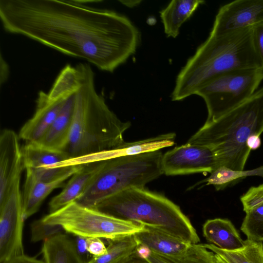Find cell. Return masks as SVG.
<instances>
[{
  "label": "cell",
  "mask_w": 263,
  "mask_h": 263,
  "mask_svg": "<svg viewBox=\"0 0 263 263\" xmlns=\"http://www.w3.org/2000/svg\"><path fill=\"white\" fill-rule=\"evenodd\" d=\"M0 20L7 32L109 72L136 52L140 41L138 29L127 17L85 1L0 0Z\"/></svg>",
  "instance_id": "1"
},
{
  "label": "cell",
  "mask_w": 263,
  "mask_h": 263,
  "mask_svg": "<svg viewBox=\"0 0 263 263\" xmlns=\"http://www.w3.org/2000/svg\"><path fill=\"white\" fill-rule=\"evenodd\" d=\"M80 84L74 97L71 131L64 150L69 159L117 147L131 123L123 122L109 108L96 90L95 73L87 63L76 65Z\"/></svg>",
  "instance_id": "2"
},
{
  "label": "cell",
  "mask_w": 263,
  "mask_h": 263,
  "mask_svg": "<svg viewBox=\"0 0 263 263\" xmlns=\"http://www.w3.org/2000/svg\"><path fill=\"white\" fill-rule=\"evenodd\" d=\"M262 68L253 39V26L221 34H210L178 74L171 95L182 101L207 81L235 69Z\"/></svg>",
  "instance_id": "3"
},
{
  "label": "cell",
  "mask_w": 263,
  "mask_h": 263,
  "mask_svg": "<svg viewBox=\"0 0 263 263\" xmlns=\"http://www.w3.org/2000/svg\"><path fill=\"white\" fill-rule=\"evenodd\" d=\"M263 133V86L245 101L216 120L204 125L187 141L209 146L218 166L243 170L251 151L246 142Z\"/></svg>",
  "instance_id": "4"
},
{
  "label": "cell",
  "mask_w": 263,
  "mask_h": 263,
  "mask_svg": "<svg viewBox=\"0 0 263 263\" xmlns=\"http://www.w3.org/2000/svg\"><path fill=\"white\" fill-rule=\"evenodd\" d=\"M96 209L116 218L149 227L191 244L200 238L189 219L165 197L132 187L112 195Z\"/></svg>",
  "instance_id": "5"
},
{
  "label": "cell",
  "mask_w": 263,
  "mask_h": 263,
  "mask_svg": "<svg viewBox=\"0 0 263 263\" xmlns=\"http://www.w3.org/2000/svg\"><path fill=\"white\" fill-rule=\"evenodd\" d=\"M160 151L105 161L101 170L77 202L95 208L107 198L125 190L144 188L163 174Z\"/></svg>",
  "instance_id": "6"
},
{
  "label": "cell",
  "mask_w": 263,
  "mask_h": 263,
  "mask_svg": "<svg viewBox=\"0 0 263 263\" xmlns=\"http://www.w3.org/2000/svg\"><path fill=\"white\" fill-rule=\"evenodd\" d=\"M42 219L46 223L60 226L77 236L109 240L133 235L145 229L143 225L116 218L76 201Z\"/></svg>",
  "instance_id": "7"
},
{
  "label": "cell",
  "mask_w": 263,
  "mask_h": 263,
  "mask_svg": "<svg viewBox=\"0 0 263 263\" xmlns=\"http://www.w3.org/2000/svg\"><path fill=\"white\" fill-rule=\"evenodd\" d=\"M262 80V68L235 69L212 78L195 93L206 104L205 123L216 120L248 99Z\"/></svg>",
  "instance_id": "8"
},
{
  "label": "cell",
  "mask_w": 263,
  "mask_h": 263,
  "mask_svg": "<svg viewBox=\"0 0 263 263\" xmlns=\"http://www.w3.org/2000/svg\"><path fill=\"white\" fill-rule=\"evenodd\" d=\"M79 84L76 67L66 65L58 75L49 91L39 92L35 112L21 127L19 138L26 142H38L50 127L67 98L77 92Z\"/></svg>",
  "instance_id": "9"
},
{
  "label": "cell",
  "mask_w": 263,
  "mask_h": 263,
  "mask_svg": "<svg viewBox=\"0 0 263 263\" xmlns=\"http://www.w3.org/2000/svg\"><path fill=\"white\" fill-rule=\"evenodd\" d=\"M21 181L17 182L6 202L0 206V263L24 254V221Z\"/></svg>",
  "instance_id": "10"
},
{
  "label": "cell",
  "mask_w": 263,
  "mask_h": 263,
  "mask_svg": "<svg viewBox=\"0 0 263 263\" xmlns=\"http://www.w3.org/2000/svg\"><path fill=\"white\" fill-rule=\"evenodd\" d=\"M161 167L163 174L173 176L196 173L211 174L219 166L212 148L186 143L163 154Z\"/></svg>",
  "instance_id": "11"
},
{
  "label": "cell",
  "mask_w": 263,
  "mask_h": 263,
  "mask_svg": "<svg viewBox=\"0 0 263 263\" xmlns=\"http://www.w3.org/2000/svg\"><path fill=\"white\" fill-rule=\"evenodd\" d=\"M263 21V0H236L221 6L210 34H221Z\"/></svg>",
  "instance_id": "12"
},
{
  "label": "cell",
  "mask_w": 263,
  "mask_h": 263,
  "mask_svg": "<svg viewBox=\"0 0 263 263\" xmlns=\"http://www.w3.org/2000/svg\"><path fill=\"white\" fill-rule=\"evenodd\" d=\"M19 137L5 129L0 136V206L7 200L15 184L21 181L24 169Z\"/></svg>",
  "instance_id": "13"
},
{
  "label": "cell",
  "mask_w": 263,
  "mask_h": 263,
  "mask_svg": "<svg viewBox=\"0 0 263 263\" xmlns=\"http://www.w3.org/2000/svg\"><path fill=\"white\" fill-rule=\"evenodd\" d=\"M104 163L105 161L80 165L70 177L63 190L50 201L49 213L77 201L101 170Z\"/></svg>",
  "instance_id": "14"
},
{
  "label": "cell",
  "mask_w": 263,
  "mask_h": 263,
  "mask_svg": "<svg viewBox=\"0 0 263 263\" xmlns=\"http://www.w3.org/2000/svg\"><path fill=\"white\" fill-rule=\"evenodd\" d=\"M175 137V134L171 133L135 142H124L115 148L87 155L84 157V160L87 163H90L160 151L163 148L173 145Z\"/></svg>",
  "instance_id": "15"
},
{
  "label": "cell",
  "mask_w": 263,
  "mask_h": 263,
  "mask_svg": "<svg viewBox=\"0 0 263 263\" xmlns=\"http://www.w3.org/2000/svg\"><path fill=\"white\" fill-rule=\"evenodd\" d=\"M75 94L67 98L50 127L37 144L48 149L64 152L71 128Z\"/></svg>",
  "instance_id": "16"
},
{
  "label": "cell",
  "mask_w": 263,
  "mask_h": 263,
  "mask_svg": "<svg viewBox=\"0 0 263 263\" xmlns=\"http://www.w3.org/2000/svg\"><path fill=\"white\" fill-rule=\"evenodd\" d=\"M202 232L209 243L219 249L234 251L243 247L244 240L228 219L217 218L206 220L203 226Z\"/></svg>",
  "instance_id": "17"
},
{
  "label": "cell",
  "mask_w": 263,
  "mask_h": 263,
  "mask_svg": "<svg viewBox=\"0 0 263 263\" xmlns=\"http://www.w3.org/2000/svg\"><path fill=\"white\" fill-rule=\"evenodd\" d=\"M73 174L67 175L57 181L49 183L37 181L26 175L22 195L25 219L36 213L45 199L53 190L63 186L65 181Z\"/></svg>",
  "instance_id": "18"
},
{
  "label": "cell",
  "mask_w": 263,
  "mask_h": 263,
  "mask_svg": "<svg viewBox=\"0 0 263 263\" xmlns=\"http://www.w3.org/2000/svg\"><path fill=\"white\" fill-rule=\"evenodd\" d=\"M204 3L202 0H173L160 11V18L167 37L176 38L182 25Z\"/></svg>",
  "instance_id": "19"
},
{
  "label": "cell",
  "mask_w": 263,
  "mask_h": 263,
  "mask_svg": "<svg viewBox=\"0 0 263 263\" xmlns=\"http://www.w3.org/2000/svg\"><path fill=\"white\" fill-rule=\"evenodd\" d=\"M42 253L45 263H85L76 242L64 233L44 241Z\"/></svg>",
  "instance_id": "20"
},
{
  "label": "cell",
  "mask_w": 263,
  "mask_h": 263,
  "mask_svg": "<svg viewBox=\"0 0 263 263\" xmlns=\"http://www.w3.org/2000/svg\"><path fill=\"white\" fill-rule=\"evenodd\" d=\"M139 244L148 247L152 252L163 255H173L185 250L191 245L159 230L145 227L134 235Z\"/></svg>",
  "instance_id": "21"
},
{
  "label": "cell",
  "mask_w": 263,
  "mask_h": 263,
  "mask_svg": "<svg viewBox=\"0 0 263 263\" xmlns=\"http://www.w3.org/2000/svg\"><path fill=\"white\" fill-rule=\"evenodd\" d=\"M204 246L227 263H263V242L247 239L243 247L234 251L218 248L211 243Z\"/></svg>",
  "instance_id": "22"
},
{
  "label": "cell",
  "mask_w": 263,
  "mask_h": 263,
  "mask_svg": "<svg viewBox=\"0 0 263 263\" xmlns=\"http://www.w3.org/2000/svg\"><path fill=\"white\" fill-rule=\"evenodd\" d=\"M22 150L23 165L25 169L50 166L69 159L63 151L43 147L36 143L26 142Z\"/></svg>",
  "instance_id": "23"
},
{
  "label": "cell",
  "mask_w": 263,
  "mask_h": 263,
  "mask_svg": "<svg viewBox=\"0 0 263 263\" xmlns=\"http://www.w3.org/2000/svg\"><path fill=\"white\" fill-rule=\"evenodd\" d=\"M149 263H216L214 253L203 244H191L184 251L173 255L152 252L146 259Z\"/></svg>",
  "instance_id": "24"
},
{
  "label": "cell",
  "mask_w": 263,
  "mask_h": 263,
  "mask_svg": "<svg viewBox=\"0 0 263 263\" xmlns=\"http://www.w3.org/2000/svg\"><path fill=\"white\" fill-rule=\"evenodd\" d=\"M109 241L106 253L93 257L86 263H120L133 254L139 245L134 235Z\"/></svg>",
  "instance_id": "25"
},
{
  "label": "cell",
  "mask_w": 263,
  "mask_h": 263,
  "mask_svg": "<svg viewBox=\"0 0 263 263\" xmlns=\"http://www.w3.org/2000/svg\"><path fill=\"white\" fill-rule=\"evenodd\" d=\"M251 176L263 177V165L248 171L234 170L223 166H219L203 181L206 182V185H213L217 191H219L239 179Z\"/></svg>",
  "instance_id": "26"
},
{
  "label": "cell",
  "mask_w": 263,
  "mask_h": 263,
  "mask_svg": "<svg viewBox=\"0 0 263 263\" xmlns=\"http://www.w3.org/2000/svg\"><path fill=\"white\" fill-rule=\"evenodd\" d=\"M240 230L247 239L261 241L263 235V203L246 213Z\"/></svg>",
  "instance_id": "27"
},
{
  "label": "cell",
  "mask_w": 263,
  "mask_h": 263,
  "mask_svg": "<svg viewBox=\"0 0 263 263\" xmlns=\"http://www.w3.org/2000/svg\"><path fill=\"white\" fill-rule=\"evenodd\" d=\"M78 166L63 167L42 166L26 170V175L39 181L49 183L57 181L68 174H74L80 167Z\"/></svg>",
  "instance_id": "28"
},
{
  "label": "cell",
  "mask_w": 263,
  "mask_h": 263,
  "mask_svg": "<svg viewBox=\"0 0 263 263\" xmlns=\"http://www.w3.org/2000/svg\"><path fill=\"white\" fill-rule=\"evenodd\" d=\"M65 231L60 226L46 223L42 219L32 222L30 225L31 241L32 242H43Z\"/></svg>",
  "instance_id": "29"
},
{
  "label": "cell",
  "mask_w": 263,
  "mask_h": 263,
  "mask_svg": "<svg viewBox=\"0 0 263 263\" xmlns=\"http://www.w3.org/2000/svg\"><path fill=\"white\" fill-rule=\"evenodd\" d=\"M245 213L263 203V184L251 187L240 198Z\"/></svg>",
  "instance_id": "30"
},
{
  "label": "cell",
  "mask_w": 263,
  "mask_h": 263,
  "mask_svg": "<svg viewBox=\"0 0 263 263\" xmlns=\"http://www.w3.org/2000/svg\"><path fill=\"white\" fill-rule=\"evenodd\" d=\"M253 39L263 68V21L253 26Z\"/></svg>",
  "instance_id": "31"
},
{
  "label": "cell",
  "mask_w": 263,
  "mask_h": 263,
  "mask_svg": "<svg viewBox=\"0 0 263 263\" xmlns=\"http://www.w3.org/2000/svg\"><path fill=\"white\" fill-rule=\"evenodd\" d=\"M87 252L93 257L103 255L107 252V247L99 238H87Z\"/></svg>",
  "instance_id": "32"
},
{
  "label": "cell",
  "mask_w": 263,
  "mask_h": 263,
  "mask_svg": "<svg viewBox=\"0 0 263 263\" xmlns=\"http://www.w3.org/2000/svg\"><path fill=\"white\" fill-rule=\"evenodd\" d=\"M1 263H45L43 260L29 256L25 254L12 257Z\"/></svg>",
  "instance_id": "33"
},
{
  "label": "cell",
  "mask_w": 263,
  "mask_h": 263,
  "mask_svg": "<svg viewBox=\"0 0 263 263\" xmlns=\"http://www.w3.org/2000/svg\"><path fill=\"white\" fill-rule=\"evenodd\" d=\"M260 135L253 134L251 135L247 139L246 145L247 147L251 151L258 148L261 145Z\"/></svg>",
  "instance_id": "34"
},
{
  "label": "cell",
  "mask_w": 263,
  "mask_h": 263,
  "mask_svg": "<svg viewBox=\"0 0 263 263\" xmlns=\"http://www.w3.org/2000/svg\"><path fill=\"white\" fill-rule=\"evenodd\" d=\"M151 253L152 251L148 247L141 244H139L135 250V253L140 258L145 260Z\"/></svg>",
  "instance_id": "35"
},
{
  "label": "cell",
  "mask_w": 263,
  "mask_h": 263,
  "mask_svg": "<svg viewBox=\"0 0 263 263\" xmlns=\"http://www.w3.org/2000/svg\"><path fill=\"white\" fill-rule=\"evenodd\" d=\"M4 71L3 73H0L1 84L5 83L8 79L9 76V68L6 61L1 57V72Z\"/></svg>",
  "instance_id": "36"
},
{
  "label": "cell",
  "mask_w": 263,
  "mask_h": 263,
  "mask_svg": "<svg viewBox=\"0 0 263 263\" xmlns=\"http://www.w3.org/2000/svg\"><path fill=\"white\" fill-rule=\"evenodd\" d=\"M120 263H149L146 260L139 257L135 252Z\"/></svg>",
  "instance_id": "37"
},
{
  "label": "cell",
  "mask_w": 263,
  "mask_h": 263,
  "mask_svg": "<svg viewBox=\"0 0 263 263\" xmlns=\"http://www.w3.org/2000/svg\"><path fill=\"white\" fill-rule=\"evenodd\" d=\"M77 237L78 239L76 245L78 251L80 253L87 251V238L80 236Z\"/></svg>",
  "instance_id": "38"
},
{
  "label": "cell",
  "mask_w": 263,
  "mask_h": 263,
  "mask_svg": "<svg viewBox=\"0 0 263 263\" xmlns=\"http://www.w3.org/2000/svg\"><path fill=\"white\" fill-rule=\"evenodd\" d=\"M119 2L122 3L123 5L129 7V8H133L135 7L138 5L140 3H141V1H119Z\"/></svg>",
  "instance_id": "39"
},
{
  "label": "cell",
  "mask_w": 263,
  "mask_h": 263,
  "mask_svg": "<svg viewBox=\"0 0 263 263\" xmlns=\"http://www.w3.org/2000/svg\"><path fill=\"white\" fill-rule=\"evenodd\" d=\"M215 254V258L216 263H227L224 260H223L220 256L218 255Z\"/></svg>",
  "instance_id": "40"
}]
</instances>
